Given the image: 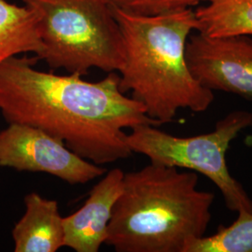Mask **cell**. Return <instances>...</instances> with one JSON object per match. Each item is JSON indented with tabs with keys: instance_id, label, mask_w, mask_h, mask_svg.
<instances>
[{
	"instance_id": "1",
	"label": "cell",
	"mask_w": 252,
	"mask_h": 252,
	"mask_svg": "<svg viewBox=\"0 0 252 252\" xmlns=\"http://www.w3.org/2000/svg\"><path fill=\"white\" fill-rule=\"evenodd\" d=\"M37 60L18 55L0 64V112L8 124L39 128L98 165L132 155L126 128L162 126L122 92L116 72L87 81L38 70Z\"/></svg>"
},
{
	"instance_id": "2",
	"label": "cell",
	"mask_w": 252,
	"mask_h": 252,
	"mask_svg": "<svg viewBox=\"0 0 252 252\" xmlns=\"http://www.w3.org/2000/svg\"><path fill=\"white\" fill-rule=\"evenodd\" d=\"M113 10L125 47L118 72L122 92H130L147 115L161 125L172 123L180 109L194 113L208 109L214 93L195 79L186 58L187 41L196 29L194 10L159 16Z\"/></svg>"
},
{
	"instance_id": "3",
	"label": "cell",
	"mask_w": 252,
	"mask_h": 252,
	"mask_svg": "<svg viewBox=\"0 0 252 252\" xmlns=\"http://www.w3.org/2000/svg\"><path fill=\"white\" fill-rule=\"evenodd\" d=\"M197 186V173L153 162L125 173L105 244L117 252H185L211 221L215 195Z\"/></svg>"
},
{
	"instance_id": "4",
	"label": "cell",
	"mask_w": 252,
	"mask_h": 252,
	"mask_svg": "<svg viewBox=\"0 0 252 252\" xmlns=\"http://www.w3.org/2000/svg\"><path fill=\"white\" fill-rule=\"evenodd\" d=\"M32 10L43 46L38 60L52 69L86 75L119 72L125 61L122 31L108 0H23Z\"/></svg>"
},
{
	"instance_id": "5",
	"label": "cell",
	"mask_w": 252,
	"mask_h": 252,
	"mask_svg": "<svg viewBox=\"0 0 252 252\" xmlns=\"http://www.w3.org/2000/svg\"><path fill=\"white\" fill-rule=\"evenodd\" d=\"M250 127L252 111L234 110L220 120L209 133L181 137L165 133L158 126L142 125L131 129L126 142L132 153L145 155L153 163L204 175L216 185L230 211L252 213V199L231 175L226 162L231 143Z\"/></svg>"
},
{
	"instance_id": "6",
	"label": "cell",
	"mask_w": 252,
	"mask_h": 252,
	"mask_svg": "<svg viewBox=\"0 0 252 252\" xmlns=\"http://www.w3.org/2000/svg\"><path fill=\"white\" fill-rule=\"evenodd\" d=\"M0 166L45 173L71 185L86 184L107 172L43 130L21 124H9L0 131Z\"/></svg>"
},
{
	"instance_id": "7",
	"label": "cell",
	"mask_w": 252,
	"mask_h": 252,
	"mask_svg": "<svg viewBox=\"0 0 252 252\" xmlns=\"http://www.w3.org/2000/svg\"><path fill=\"white\" fill-rule=\"evenodd\" d=\"M190 72L207 89L252 101V38L190 35L186 45Z\"/></svg>"
},
{
	"instance_id": "8",
	"label": "cell",
	"mask_w": 252,
	"mask_h": 252,
	"mask_svg": "<svg viewBox=\"0 0 252 252\" xmlns=\"http://www.w3.org/2000/svg\"><path fill=\"white\" fill-rule=\"evenodd\" d=\"M125 172L113 168L91 189L84 205L63 218L64 247L76 252H97L108 237L113 208L123 190Z\"/></svg>"
},
{
	"instance_id": "9",
	"label": "cell",
	"mask_w": 252,
	"mask_h": 252,
	"mask_svg": "<svg viewBox=\"0 0 252 252\" xmlns=\"http://www.w3.org/2000/svg\"><path fill=\"white\" fill-rule=\"evenodd\" d=\"M25 213L11 235L15 252H56L64 247L63 218L58 203L37 192L25 196Z\"/></svg>"
},
{
	"instance_id": "10",
	"label": "cell",
	"mask_w": 252,
	"mask_h": 252,
	"mask_svg": "<svg viewBox=\"0 0 252 252\" xmlns=\"http://www.w3.org/2000/svg\"><path fill=\"white\" fill-rule=\"evenodd\" d=\"M43 46L36 18L27 6L0 0V64L10 57L34 54L38 58Z\"/></svg>"
},
{
	"instance_id": "11",
	"label": "cell",
	"mask_w": 252,
	"mask_h": 252,
	"mask_svg": "<svg viewBox=\"0 0 252 252\" xmlns=\"http://www.w3.org/2000/svg\"><path fill=\"white\" fill-rule=\"evenodd\" d=\"M196 31L211 37L252 36V0H209L195 10Z\"/></svg>"
},
{
	"instance_id": "12",
	"label": "cell",
	"mask_w": 252,
	"mask_h": 252,
	"mask_svg": "<svg viewBox=\"0 0 252 252\" xmlns=\"http://www.w3.org/2000/svg\"><path fill=\"white\" fill-rule=\"evenodd\" d=\"M232 224L190 242L184 252H252V213L239 212Z\"/></svg>"
},
{
	"instance_id": "13",
	"label": "cell",
	"mask_w": 252,
	"mask_h": 252,
	"mask_svg": "<svg viewBox=\"0 0 252 252\" xmlns=\"http://www.w3.org/2000/svg\"><path fill=\"white\" fill-rule=\"evenodd\" d=\"M115 8L139 16H159L193 9L209 0H108Z\"/></svg>"
}]
</instances>
